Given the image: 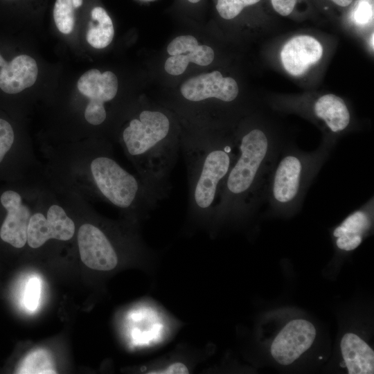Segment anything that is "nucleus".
Here are the masks:
<instances>
[{
  "label": "nucleus",
  "instance_id": "a211bd4d",
  "mask_svg": "<svg viewBox=\"0 0 374 374\" xmlns=\"http://www.w3.org/2000/svg\"><path fill=\"white\" fill-rule=\"evenodd\" d=\"M197 360L198 358L193 357L190 353L187 355L185 352H182V355L177 353L141 366V371L149 374L189 373L193 371Z\"/></svg>",
  "mask_w": 374,
  "mask_h": 374
},
{
  "label": "nucleus",
  "instance_id": "1a4fd4ad",
  "mask_svg": "<svg viewBox=\"0 0 374 374\" xmlns=\"http://www.w3.org/2000/svg\"><path fill=\"white\" fill-rule=\"evenodd\" d=\"M77 86L89 99L84 114L86 121L93 126L102 125L107 117L105 103L114 99L118 91L116 75L109 71L101 73L98 69H90L79 78Z\"/></svg>",
  "mask_w": 374,
  "mask_h": 374
},
{
  "label": "nucleus",
  "instance_id": "c85d7f7f",
  "mask_svg": "<svg viewBox=\"0 0 374 374\" xmlns=\"http://www.w3.org/2000/svg\"><path fill=\"white\" fill-rule=\"evenodd\" d=\"M188 1L191 2V3H197L199 2L200 0H188Z\"/></svg>",
  "mask_w": 374,
  "mask_h": 374
},
{
  "label": "nucleus",
  "instance_id": "4be33fe9",
  "mask_svg": "<svg viewBox=\"0 0 374 374\" xmlns=\"http://www.w3.org/2000/svg\"><path fill=\"white\" fill-rule=\"evenodd\" d=\"M15 136L10 123L0 118V165L8 159L14 150Z\"/></svg>",
  "mask_w": 374,
  "mask_h": 374
},
{
  "label": "nucleus",
  "instance_id": "412c9836",
  "mask_svg": "<svg viewBox=\"0 0 374 374\" xmlns=\"http://www.w3.org/2000/svg\"><path fill=\"white\" fill-rule=\"evenodd\" d=\"M74 7L71 0H56L53 17L58 30L64 34L72 32L75 24Z\"/></svg>",
  "mask_w": 374,
  "mask_h": 374
},
{
  "label": "nucleus",
  "instance_id": "b1692460",
  "mask_svg": "<svg viewBox=\"0 0 374 374\" xmlns=\"http://www.w3.org/2000/svg\"><path fill=\"white\" fill-rule=\"evenodd\" d=\"M41 292V283L36 277L30 278L26 285L24 292V305L31 311L35 310L39 303Z\"/></svg>",
  "mask_w": 374,
  "mask_h": 374
},
{
  "label": "nucleus",
  "instance_id": "423d86ee",
  "mask_svg": "<svg viewBox=\"0 0 374 374\" xmlns=\"http://www.w3.org/2000/svg\"><path fill=\"white\" fill-rule=\"evenodd\" d=\"M63 205L51 199L47 200L45 213L42 210L33 211L27 229V244L30 247L39 248L51 239L67 241L73 237L75 222Z\"/></svg>",
  "mask_w": 374,
  "mask_h": 374
},
{
  "label": "nucleus",
  "instance_id": "dca6fc26",
  "mask_svg": "<svg viewBox=\"0 0 374 374\" xmlns=\"http://www.w3.org/2000/svg\"><path fill=\"white\" fill-rule=\"evenodd\" d=\"M342 356L350 374H373L374 353L359 337L346 333L341 341Z\"/></svg>",
  "mask_w": 374,
  "mask_h": 374
},
{
  "label": "nucleus",
  "instance_id": "5701e85b",
  "mask_svg": "<svg viewBox=\"0 0 374 374\" xmlns=\"http://www.w3.org/2000/svg\"><path fill=\"white\" fill-rule=\"evenodd\" d=\"M258 1L260 0H217L216 8L222 18L231 19L238 15L244 7Z\"/></svg>",
  "mask_w": 374,
  "mask_h": 374
},
{
  "label": "nucleus",
  "instance_id": "393cba45",
  "mask_svg": "<svg viewBox=\"0 0 374 374\" xmlns=\"http://www.w3.org/2000/svg\"><path fill=\"white\" fill-rule=\"evenodd\" d=\"M274 9L282 16L289 15L294 10L296 0H271Z\"/></svg>",
  "mask_w": 374,
  "mask_h": 374
},
{
  "label": "nucleus",
  "instance_id": "7ed1b4c3",
  "mask_svg": "<svg viewBox=\"0 0 374 374\" xmlns=\"http://www.w3.org/2000/svg\"><path fill=\"white\" fill-rule=\"evenodd\" d=\"M138 176L158 202L171 188V172L181 149V136L166 113L144 109L131 118L119 140Z\"/></svg>",
  "mask_w": 374,
  "mask_h": 374
},
{
  "label": "nucleus",
  "instance_id": "4468645a",
  "mask_svg": "<svg viewBox=\"0 0 374 374\" xmlns=\"http://www.w3.org/2000/svg\"><path fill=\"white\" fill-rule=\"evenodd\" d=\"M0 88L5 93H19L37 80V63L28 55H19L7 62L0 55Z\"/></svg>",
  "mask_w": 374,
  "mask_h": 374
},
{
  "label": "nucleus",
  "instance_id": "6e6552de",
  "mask_svg": "<svg viewBox=\"0 0 374 374\" xmlns=\"http://www.w3.org/2000/svg\"><path fill=\"white\" fill-rule=\"evenodd\" d=\"M80 259L88 267L100 271L114 270L120 262L114 238L91 223L82 224L78 231Z\"/></svg>",
  "mask_w": 374,
  "mask_h": 374
},
{
  "label": "nucleus",
  "instance_id": "bb28decb",
  "mask_svg": "<svg viewBox=\"0 0 374 374\" xmlns=\"http://www.w3.org/2000/svg\"><path fill=\"white\" fill-rule=\"evenodd\" d=\"M335 3L339 6L346 7L351 3L353 0H332Z\"/></svg>",
  "mask_w": 374,
  "mask_h": 374
},
{
  "label": "nucleus",
  "instance_id": "aec40b11",
  "mask_svg": "<svg viewBox=\"0 0 374 374\" xmlns=\"http://www.w3.org/2000/svg\"><path fill=\"white\" fill-rule=\"evenodd\" d=\"M15 373H56L51 354L45 349H37L21 359L15 368Z\"/></svg>",
  "mask_w": 374,
  "mask_h": 374
},
{
  "label": "nucleus",
  "instance_id": "2eb2a0df",
  "mask_svg": "<svg viewBox=\"0 0 374 374\" xmlns=\"http://www.w3.org/2000/svg\"><path fill=\"white\" fill-rule=\"evenodd\" d=\"M373 199H369L362 208L350 214L333 231L336 244L340 249L351 251L362 242L371 226Z\"/></svg>",
  "mask_w": 374,
  "mask_h": 374
},
{
  "label": "nucleus",
  "instance_id": "f8f14e48",
  "mask_svg": "<svg viewBox=\"0 0 374 374\" xmlns=\"http://www.w3.org/2000/svg\"><path fill=\"white\" fill-rule=\"evenodd\" d=\"M170 55L164 65L166 71L172 75L183 73L189 62L200 66L210 64L214 59L213 50L206 45H199L191 35H181L172 40L167 47Z\"/></svg>",
  "mask_w": 374,
  "mask_h": 374
},
{
  "label": "nucleus",
  "instance_id": "6ab92c4d",
  "mask_svg": "<svg viewBox=\"0 0 374 374\" xmlns=\"http://www.w3.org/2000/svg\"><path fill=\"white\" fill-rule=\"evenodd\" d=\"M92 19L96 24L89 23L87 40L96 48H103L107 46L113 39L114 30L112 21L107 12L100 7H96L91 11Z\"/></svg>",
  "mask_w": 374,
  "mask_h": 374
},
{
  "label": "nucleus",
  "instance_id": "ddd939ff",
  "mask_svg": "<svg viewBox=\"0 0 374 374\" xmlns=\"http://www.w3.org/2000/svg\"><path fill=\"white\" fill-rule=\"evenodd\" d=\"M323 47L320 42L309 35H299L290 39L280 53L282 64L292 75L299 76L322 57Z\"/></svg>",
  "mask_w": 374,
  "mask_h": 374
},
{
  "label": "nucleus",
  "instance_id": "f03ea898",
  "mask_svg": "<svg viewBox=\"0 0 374 374\" xmlns=\"http://www.w3.org/2000/svg\"><path fill=\"white\" fill-rule=\"evenodd\" d=\"M188 199L185 232L208 230L219 194L238 154L236 136L209 132L181 136Z\"/></svg>",
  "mask_w": 374,
  "mask_h": 374
},
{
  "label": "nucleus",
  "instance_id": "a878e982",
  "mask_svg": "<svg viewBox=\"0 0 374 374\" xmlns=\"http://www.w3.org/2000/svg\"><path fill=\"white\" fill-rule=\"evenodd\" d=\"M371 17V9L369 6L363 2L356 10L354 18L358 24H364L367 23Z\"/></svg>",
  "mask_w": 374,
  "mask_h": 374
},
{
  "label": "nucleus",
  "instance_id": "39448f33",
  "mask_svg": "<svg viewBox=\"0 0 374 374\" xmlns=\"http://www.w3.org/2000/svg\"><path fill=\"white\" fill-rule=\"evenodd\" d=\"M332 145L314 151L283 147L268 181L265 202L276 211H292L302 205L312 181L326 160Z\"/></svg>",
  "mask_w": 374,
  "mask_h": 374
},
{
  "label": "nucleus",
  "instance_id": "cd10ccee",
  "mask_svg": "<svg viewBox=\"0 0 374 374\" xmlns=\"http://www.w3.org/2000/svg\"><path fill=\"white\" fill-rule=\"evenodd\" d=\"M75 8H78L82 4V0H71Z\"/></svg>",
  "mask_w": 374,
  "mask_h": 374
},
{
  "label": "nucleus",
  "instance_id": "9b49d317",
  "mask_svg": "<svg viewBox=\"0 0 374 374\" xmlns=\"http://www.w3.org/2000/svg\"><path fill=\"white\" fill-rule=\"evenodd\" d=\"M182 96L191 103L215 98L224 103L233 102L238 95L236 81L224 78L218 71L201 74L184 82L180 88Z\"/></svg>",
  "mask_w": 374,
  "mask_h": 374
},
{
  "label": "nucleus",
  "instance_id": "20e7f679",
  "mask_svg": "<svg viewBox=\"0 0 374 374\" xmlns=\"http://www.w3.org/2000/svg\"><path fill=\"white\" fill-rule=\"evenodd\" d=\"M78 161L77 178L92 197L116 207L132 222L148 219L159 204L141 178L125 169L115 159L112 147L101 143L87 147Z\"/></svg>",
  "mask_w": 374,
  "mask_h": 374
},
{
  "label": "nucleus",
  "instance_id": "f3484780",
  "mask_svg": "<svg viewBox=\"0 0 374 374\" xmlns=\"http://www.w3.org/2000/svg\"><path fill=\"white\" fill-rule=\"evenodd\" d=\"M314 115L323 121L332 133L345 130L350 124V114L342 98L334 94H326L314 105Z\"/></svg>",
  "mask_w": 374,
  "mask_h": 374
},
{
  "label": "nucleus",
  "instance_id": "0eeeda50",
  "mask_svg": "<svg viewBox=\"0 0 374 374\" xmlns=\"http://www.w3.org/2000/svg\"><path fill=\"white\" fill-rule=\"evenodd\" d=\"M33 202L19 189L7 188L0 194L3 215L0 224V240L14 249L27 244V229L33 213Z\"/></svg>",
  "mask_w": 374,
  "mask_h": 374
},
{
  "label": "nucleus",
  "instance_id": "f257e3e1",
  "mask_svg": "<svg viewBox=\"0 0 374 374\" xmlns=\"http://www.w3.org/2000/svg\"><path fill=\"white\" fill-rule=\"evenodd\" d=\"M238 154L219 194L208 229L214 235L224 223L248 217L265 202L282 146L259 127L236 135Z\"/></svg>",
  "mask_w": 374,
  "mask_h": 374
},
{
  "label": "nucleus",
  "instance_id": "9d476101",
  "mask_svg": "<svg viewBox=\"0 0 374 374\" xmlns=\"http://www.w3.org/2000/svg\"><path fill=\"white\" fill-rule=\"evenodd\" d=\"M315 337V328L310 321L293 320L282 329L273 341L271 355L280 364L290 365L311 346Z\"/></svg>",
  "mask_w": 374,
  "mask_h": 374
},
{
  "label": "nucleus",
  "instance_id": "c756f323",
  "mask_svg": "<svg viewBox=\"0 0 374 374\" xmlns=\"http://www.w3.org/2000/svg\"><path fill=\"white\" fill-rule=\"evenodd\" d=\"M372 46L373 48V34H372Z\"/></svg>",
  "mask_w": 374,
  "mask_h": 374
},
{
  "label": "nucleus",
  "instance_id": "7c9ffc66",
  "mask_svg": "<svg viewBox=\"0 0 374 374\" xmlns=\"http://www.w3.org/2000/svg\"><path fill=\"white\" fill-rule=\"evenodd\" d=\"M146 1H151V0H146Z\"/></svg>",
  "mask_w": 374,
  "mask_h": 374
}]
</instances>
